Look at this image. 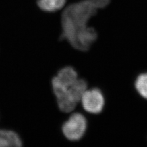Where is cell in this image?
I'll use <instances>...</instances> for the list:
<instances>
[{
	"label": "cell",
	"mask_w": 147,
	"mask_h": 147,
	"mask_svg": "<svg viewBox=\"0 0 147 147\" xmlns=\"http://www.w3.org/2000/svg\"><path fill=\"white\" fill-rule=\"evenodd\" d=\"M96 12L97 9L87 0L69 6L62 14L61 38L80 51L89 50L97 40L98 33L87 24Z\"/></svg>",
	"instance_id": "obj_1"
},
{
	"label": "cell",
	"mask_w": 147,
	"mask_h": 147,
	"mask_svg": "<svg viewBox=\"0 0 147 147\" xmlns=\"http://www.w3.org/2000/svg\"><path fill=\"white\" fill-rule=\"evenodd\" d=\"M87 128L86 118L80 113H72L62 126V131L66 139L79 140L84 136Z\"/></svg>",
	"instance_id": "obj_2"
},
{
	"label": "cell",
	"mask_w": 147,
	"mask_h": 147,
	"mask_svg": "<svg viewBox=\"0 0 147 147\" xmlns=\"http://www.w3.org/2000/svg\"><path fill=\"white\" fill-rule=\"evenodd\" d=\"M82 107L87 112L98 114L102 111L105 104L104 95L99 89H87L80 100Z\"/></svg>",
	"instance_id": "obj_3"
},
{
	"label": "cell",
	"mask_w": 147,
	"mask_h": 147,
	"mask_svg": "<svg viewBox=\"0 0 147 147\" xmlns=\"http://www.w3.org/2000/svg\"><path fill=\"white\" fill-rule=\"evenodd\" d=\"M22 145V142L16 132L9 130H0V147H19Z\"/></svg>",
	"instance_id": "obj_4"
},
{
	"label": "cell",
	"mask_w": 147,
	"mask_h": 147,
	"mask_svg": "<svg viewBox=\"0 0 147 147\" xmlns=\"http://www.w3.org/2000/svg\"><path fill=\"white\" fill-rule=\"evenodd\" d=\"M58 82L65 86H70L79 79L76 71L72 67H65L58 72L55 76Z\"/></svg>",
	"instance_id": "obj_5"
},
{
	"label": "cell",
	"mask_w": 147,
	"mask_h": 147,
	"mask_svg": "<svg viewBox=\"0 0 147 147\" xmlns=\"http://www.w3.org/2000/svg\"><path fill=\"white\" fill-rule=\"evenodd\" d=\"M66 0H38V5L42 10L52 12L63 7Z\"/></svg>",
	"instance_id": "obj_6"
},
{
	"label": "cell",
	"mask_w": 147,
	"mask_h": 147,
	"mask_svg": "<svg viewBox=\"0 0 147 147\" xmlns=\"http://www.w3.org/2000/svg\"><path fill=\"white\" fill-rule=\"evenodd\" d=\"M134 86L141 97L147 100V72L142 73L137 77Z\"/></svg>",
	"instance_id": "obj_7"
},
{
	"label": "cell",
	"mask_w": 147,
	"mask_h": 147,
	"mask_svg": "<svg viewBox=\"0 0 147 147\" xmlns=\"http://www.w3.org/2000/svg\"><path fill=\"white\" fill-rule=\"evenodd\" d=\"M96 9H102L107 6L111 0H87Z\"/></svg>",
	"instance_id": "obj_8"
}]
</instances>
